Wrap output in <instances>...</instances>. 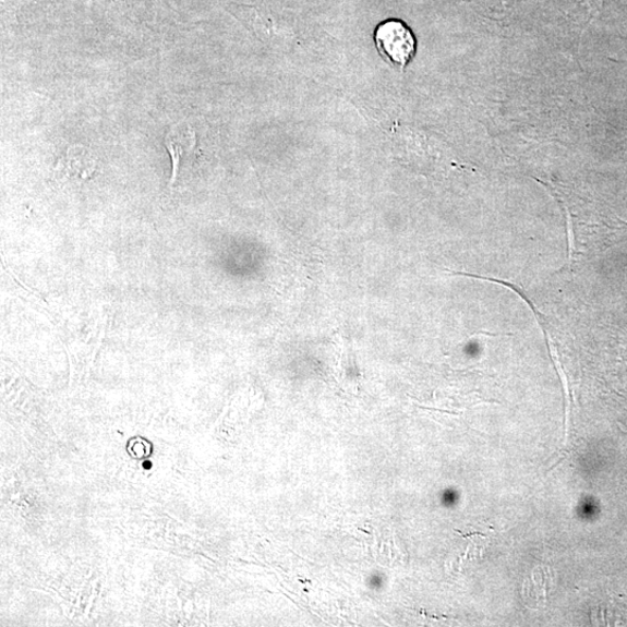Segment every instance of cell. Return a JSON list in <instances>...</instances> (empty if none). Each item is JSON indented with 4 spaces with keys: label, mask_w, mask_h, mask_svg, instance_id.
Here are the masks:
<instances>
[{
    "label": "cell",
    "mask_w": 627,
    "mask_h": 627,
    "mask_svg": "<svg viewBox=\"0 0 627 627\" xmlns=\"http://www.w3.org/2000/svg\"><path fill=\"white\" fill-rule=\"evenodd\" d=\"M374 43L383 58L399 70H405L417 56L414 32L400 20H388L376 27Z\"/></svg>",
    "instance_id": "obj_1"
},
{
    "label": "cell",
    "mask_w": 627,
    "mask_h": 627,
    "mask_svg": "<svg viewBox=\"0 0 627 627\" xmlns=\"http://www.w3.org/2000/svg\"><path fill=\"white\" fill-rule=\"evenodd\" d=\"M178 129L173 130L168 136L166 141V146L171 155L172 158V176L170 181V189L177 181V177L179 173V168H181L184 147H183V132L182 136H178Z\"/></svg>",
    "instance_id": "obj_2"
}]
</instances>
